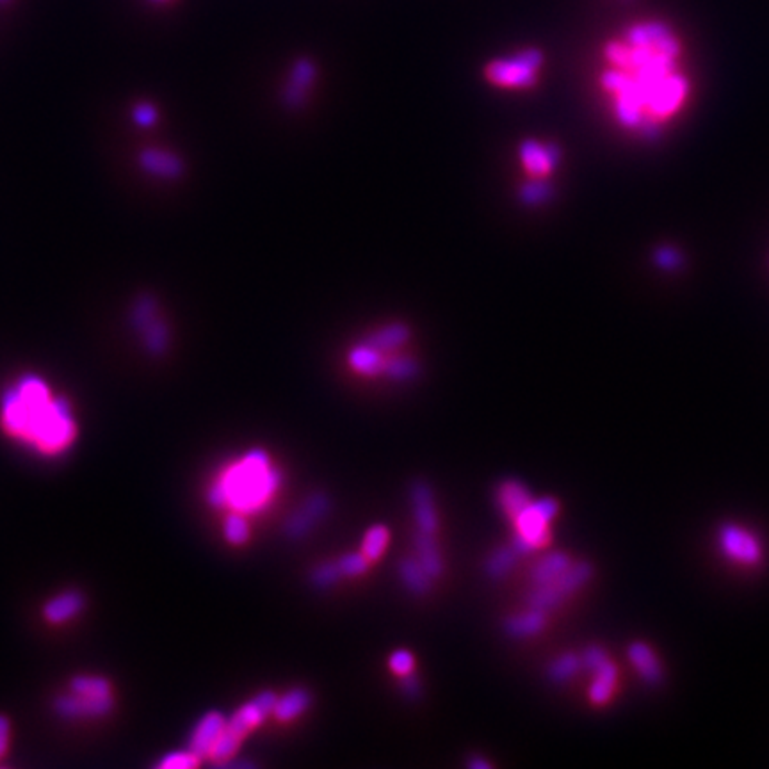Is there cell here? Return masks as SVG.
Segmentation results:
<instances>
[{
  "instance_id": "cell-2",
  "label": "cell",
  "mask_w": 769,
  "mask_h": 769,
  "mask_svg": "<svg viewBox=\"0 0 769 769\" xmlns=\"http://www.w3.org/2000/svg\"><path fill=\"white\" fill-rule=\"evenodd\" d=\"M4 429L31 449L54 456L66 451L75 438L72 404L56 397L36 375H25L0 399Z\"/></svg>"
},
{
  "instance_id": "cell-5",
  "label": "cell",
  "mask_w": 769,
  "mask_h": 769,
  "mask_svg": "<svg viewBox=\"0 0 769 769\" xmlns=\"http://www.w3.org/2000/svg\"><path fill=\"white\" fill-rule=\"evenodd\" d=\"M558 500L552 497H544L538 500H533L520 517L513 522L517 527V535L511 542L513 549L524 556L529 554L544 545H547L551 535H549V524L558 515Z\"/></svg>"
},
{
  "instance_id": "cell-17",
  "label": "cell",
  "mask_w": 769,
  "mask_h": 769,
  "mask_svg": "<svg viewBox=\"0 0 769 769\" xmlns=\"http://www.w3.org/2000/svg\"><path fill=\"white\" fill-rule=\"evenodd\" d=\"M545 623H547L545 611H542V609H535V607H529V609H527V611H524V613H518V614H511V616H508V618L504 620V623H502V629H504V632H506L509 638L524 640V638H533V636H536L538 632H542V631H544V627H545Z\"/></svg>"
},
{
  "instance_id": "cell-28",
  "label": "cell",
  "mask_w": 769,
  "mask_h": 769,
  "mask_svg": "<svg viewBox=\"0 0 769 769\" xmlns=\"http://www.w3.org/2000/svg\"><path fill=\"white\" fill-rule=\"evenodd\" d=\"M386 544H388L386 526H382V524L373 526V527H369V531L364 536L362 552L373 563V561L380 560V556L384 554V551L386 549Z\"/></svg>"
},
{
  "instance_id": "cell-27",
  "label": "cell",
  "mask_w": 769,
  "mask_h": 769,
  "mask_svg": "<svg viewBox=\"0 0 769 769\" xmlns=\"http://www.w3.org/2000/svg\"><path fill=\"white\" fill-rule=\"evenodd\" d=\"M70 691L90 696H112L110 682L98 675H77L70 682Z\"/></svg>"
},
{
  "instance_id": "cell-18",
  "label": "cell",
  "mask_w": 769,
  "mask_h": 769,
  "mask_svg": "<svg viewBox=\"0 0 769 769\" xmlns=\"http://www.w3.org/2000/svg\"><path fill=\"white\" fill-rule=\"evenodd\" d=\"M413 549H415V558L429 576L438 579L444 574V560H442V552L435 535L417 529L413 535Z\"/></svg>"
},
{
  "instance_id": "cell-34",
  "label": "cell",
  "mask_w": 769,
  "mask_h": 769,
  "mask_svg": "<svg viewBox=\"0 0 769 769\" xmlns=\"http://www.w3.org/2000/svg\"><path fill=\"white\" fill-rule=\"evenodd\" d=\"M337 565H339L342 576L358 577L364 576L369 570L371 561L364 556V552H349V554L342 556L337 561Z\"/></svg>"
},
{
  "instance_id": "cell-45",
  "label": "cell",
  "mask_w": 769,
  "mask_h": 769,
  "mask_svg": "<svg viewBox=\"0 0 769 769\" xmlns=\"http://www.w3.org/2000/svg\"><path fill=\"white\" fill-rule=\"evenodd\" d=\"M9 2H13V0H0V5H5V4H9Z\"/></svg>"
},
{
  "instance_id": "cell-31",
  "label": "cell",
  "mask_w": 769,
  "mask_h": 769,
  "mask_svg": "<svg viewBox=\"0 0 769 769\" xmlns=\"http://www.w3.org/2000/svg\"><path fill=\"white\" fill-rule=\"evenodd\" d=\"M580 668V658L576 654H563L558 659H554L549 668L547 675L552 682H565L570 676L576 675L577 670Z\"/></svg>"
},
{
  "instance_id": "cell-39",
  "label": "cell",
  "mask_w": 769,
  "mask_h": 769,
  "mask_svg": "<svg viewBox=\"0 0 769 769\" xmlns=\"http://www.w3.org/2000/svg\"><path fill=\"white\" fill-rule=\"evenodd\" d=\"M134 118L141 123V125H152L154 121H155V118H157V114H155V109L152 107V105H148V103H143V105H139L136 110H134Z\"/></svg>"
},
{
  "instance_id": "cell-9",
  "label": "cell",
  "mask_w": 769,
  "mask_h": 769,
  "mask_svg": "<svg viewBox=\"0 0 769 769\" xmlns=\"http://www.w3.org/2000/svg\"><path fill=\"white\" fill-rule=\"evenodd\" d=\"M331 502L324 491L310 493L299 509L288 515L284 531L290 540H301L312 533V529L330 513Z\"/></svg>"
},
{
  "instance_id": "cell-4",
  "label": "cell",
  "mask_w": 769,
  "mask_h": 769,
  "mask_svg": "<svg viewBox=\"0 0 769 769\" xmlns=\"http://www.w3.org/2000/svg\"><path fill=\"white\" fill-rule=\"evenodd\" d=\"M277 693L275 691H261L257 696H253L248 703L239 707L225 725V730L212 748L208 759L219 766L226 763L228 759H234L239 747L243 745L244 738L261 723H264L275 711L277 703Z\"/></svg>"
},
{
  "instance_id": "cell-24",
  "label": "cell",
  "mask_w": 769,
  "mask_h": 769,
  "mask_svg": "<svg viewBox=\"0 0 769 769\" xmlns=\"http://www.w3.org/2000/svg\"><path fill=\"white\" fill-rule=\"evenodd\" d=\"M591 673H593V684L589 685V700L597 705H602L613 694V689L616 684V668L607 659L604 665H600Z\"/></svg>"
},
{
  "instance_id": "cell-30",
  "label": "cell",
  "mask_w": 769,
  "mask_h": 769,
  "mask_svg": "<svg viewBox=\"0 0 769 769\" xmlns=\"http://www.w3.org/2000/svg\"><path fill=\"white\" fill-rule=\"evenodd\" d=\"M406 339H408V330L404 326H392V328H386L384 331L375 333L369 339L367 344L384 353V351H390V349L399 348Z\"/></svg>"
},
{
  "instance_id": "cell-35",
  "label": "cell",
  "mask_w": 769,
  "mask_h": 769,
  "mask_svg": "<svg viewBox=\"0 0 769 769\" xmlns=\"http://www.w3.org/2000/svg\"><path fill=\"white\" fill-rule=\"evenodd\" d=\"M384 373L393 380H408L417 373V366L408 358H390L384 360Z\"/></svg>"
},
{
  "instance_id": "cell-23",
  "label": "cell",
  "mask_w": 769,
  "mask_h": 769,
  "mask_svg": "<svg viewBox=\"0 0 769 769\" xmlns=\"http://www.w3.org/2000/svg\"><path fill=\"white\" fill-rule=\"evenodd\" d=\"M349 366L360 373V375H367V376H375L384 373V353L378 351L376 348L366 344V346H358L349 353Z\"/></svg>"
},
{
  "instance_id": "cell-42",
  "label": "cell",
  "mask_w": 769,
  "mask_h": 769,
  "mask_svg": "<svg viewBox=\"0 0 769 769\" xmlns=\"http://www.w3.org/2000/svg\"><path fill=\"white\" fill-rule=\"evenodd\" d=\"M219 766H223V768H255V765H253V763H248V761H237V763L226 761V763H223V765H219Z\"/></svg>"
},
{
  "instance_id": "cell-6",
  "label": "cell",
  "mask_w": 769,
  "mask_h": 769,
  "mask_svg": "<svg viewBox=\"0 0 769 769\" xmlns=\"http://www.w3.org/2000/svg\"><path fill=\"white\" fill-rule=\"evenodd\" d=\"M544 65V54L538 49H527L511 59L491 61L484 68V77L497 88H531L538 81Z\"/></svg>"
},
{
  "instance_id": "cell-29",
  "label": "cell",
  "mask_w": 769,
  "mask_h": 769,
  "mask_svg": "<svg viewBox=\"0 0 769 769\" xmlns=\"http://www.w3.org/2000/svg\"><path fill=\"white\" fill-rule=\"evenodd\" d=\"M223 531H225V538L232 545H243L250 538V526H248L244 515L239 511H232L230 515H226Z\"/></svg>"
},
{
  "instance_id": "cell-41",
  "label": "cell",
  "mask_w": 769,
  "mask_h": 769,
  "mask_svg": "<svg viewBox=\"0 0 769 769\" xmlns=\"http://www.w3.org/2000/svg\"><path fill=\"white\" fill-rule=\"evenodd\" d=\"M467 766L471 769H491V765L488 761H484L482 757H474L467 763Z\"/></svg>"
},
{
  "instance_id": "cell-43",
  "label": "cell",
  "mask_w": 769,
  "mask_h": 769,
  "mask_svg": "<svg viewBox=\"0 0 769 769\" xmlns=\"http://www.w3.org/2000/svg\"><path fill=\"white\" fill-rule=\"evenodd\" d=\"M659 257H661L659 261L667 262V266H673V261H675V257H676V255L672 253V252H661V253H659Z\"/></svg>"
},
{
  "instance_id": "cell-26",
  "label": "cell",
  "mask_w": 769,
  "mask_h": 769,
  "mask_svg": "<svg viewBox=\"0 0 769 769\" xmlns=\"http://www.w3.org/2000/svg\"><path fill=\"white\" fill-rule=\"evenodd\" d=\"M143 166L148 172H152L159 177H168V179L179 175L182 170V164L175 155L161 152V150H148L143 155Z\"/></svg>"
},
{
  "instance_id": "cell-12",
  "label": "cell",
  "mask_w": 769,
  "mask_h": 769,
  "mask_svg": "<svg viewBox=\"0 0 769 769\" xmlns=\"http://www.w3.org/2000/svg\"><path fill=\"white\" fill-rule=\"evenodd\" d=\"M226 725V718L219 711L205 712L192 729L188 748L198 757H208L216 743L219 741Z\"/></svg>"
},
{
  "instance_id": "cell-13",
  "label": "cell",
  "mask_w": 769,
  "mask_h": 769,
  "mask_svg": "<svg viewBox=\"0 0 769 769\" xmlns=\"http://www.w3.org/2000/svg\"><path fill=\"white\" fill-rule=\"evenodd\" d=\"M520 159L531 177H547L560 161V150L554 145H540L536 141H526L520 146Z\"/></svg>"
},
{
  "instance_id": "cell-16",
  "label": "cell",
  "mask_w": 769,
  "mask_h": 769,
  "mask_svg": "<svg viewBox=\"0 0 769 769\" xmlns=\"http://www.w3.org/2000/svg\"><path fill=\"white\" fill-rule=\"evenodd\" d=\"M84 595L70 589V591H63L56 597H52L45 607H43V614L47 618V622L50 623H65L72 618H75L83 609H84Z\"/></svg>"
},
{
  "instance_id": "cell-3",
  "label": "cell",
  "mask_w": 769,
  "mask_h": 769,
  "mask_svg": "<svg viewBox=\"0 0 769 769\" xmlns=\"http://www.w3.org/2000/svg\"><path fill=\"white\" fill-rule=\"evenodd\" d=\"M280 482L282 474L271 467L268 453L253 449L212 482L207 500L214 508L230 506L234 511L252 513L266 506Z\"/></svg>"
},
{
  "instance_id": "cell-20",
  "label": "cell",
  "mask_w": 769,
  "mask_h": 769,
  "mask_svg": "<svg viewBox=\"0 0 769 769\" xmlns=\"http://www.w3.org/2000/svg\"><path fill=\"white\" fill-rule=\"evenodd\" d=\"M397 572L404 584V588L413 595H426L431 589L433 577L429 576L424 567L419 563V560L413 556H406L399 561Z\"/></svg>"
},
{
  "instance_id": "cell-1",
  "label": "cell",
  "mask_w": 769,
  "mask_h": 769,
  "mask_svg": "<svg viewBox=\"0 0 769 769\" xmlns=\"http://www.w3.org/2000/svg\"><path fill=\"white\" fill-rule=\"evenodd\" d=\"M609 68L602 88L614 100L616 119L632 130H654L673 116L687 96V79L678 72L680 43L663 22L632 25L605 49Z\"/></svg>"
},
{
  "instance_id": "cell-32",
  "label": "cell",
  "mask_w": 769,
  "mask_h": 769,
  "mask_svg": "<svg viewBox=\"0 0 769 769\" xmlns=\"http://www.w3.org/2000/svg\"><path fill=\"white\" fill-rule=\"evenodd\" d=\"M342 572L337 563H321L310 572V582L317 589H328L339 582Z\"/></svg>"
},
{
  "instance_id": "cell-15",
  "label": "cell",
  "mask_w": 769,
  "mask_h": 769,
  "mask_svg": "<svg viewBox=\"0 0 769 769\" xmlns=\"http://www.w3.org/2000/svg\"><path fill=\"white\" fill-rule=\"evenodd\" d=\"M136 324L145 331V342L154 353H163L168 346V331L164 324L155 315V305L148 299H143L136 308Z\"/></svg>"
},
{
  "instance_id": "cell-25",
  "label": "cell",
  "mask_w": 769,
  "mask_h": 769,
  "mask_svg": "<svg viewBox=\"0 0 769 769\" xmlns=\"http://www.w3.org/2000/svg\"><path fill=\"white\" fill-rule=\"evenodd\" d=\"M518 556L520 554L513 549V545H506V547H499V549L491 551L484 561L486 576L490 579H495V580L504 579L517 565Z\"/></svg>"
},
{
  "instance_id": "cell-38",
  "label": "cell",
  "mask_w": 769,
  "mask_h": 769,
  "mask_svg": "<svg viewBox=\"0 0 769 769\" xmlns=\"http://www.w3.org/2000/svg\"><path fill=\"white\" fill-rule=\"evenodd\" d=\"M401 689H402L404 696H408L410 700H417L420 696V693H422V685H420L419 678L413 675V672L402 675Z\"/></svg>"
},
{
  "instance_id": "cell-8",
  "label": "cell",
  "mask_w": 769,
  "mask_h": 769,
  "mask_svg": "<svg viewBox=\"0 0 769 769\" xmlns=\"http://www.w3.org/2000/svg\"><path fill=\"white\" fill-rule=\"evenodd\" d=\"M718 544L721 552L739 565H756L763 558V547L757 536L736 524L721 526L718 531Z\"/></svg>"
},
{
  "instance_id": "cell-10",
  "label": "cell",
  "mask_w": 769,
  "mask_h": 769,
  "mask_svg": "<svg viewBox=\"0 0 769 769\" xmlns=\"http://www.w3.org/2000/svg\"><path fill=\"white\" fill-rule=\"evenodd\" d=\"M56 712L66 720H92L105 716L112 711L114 700L112 696H90L81 693H66L61 694L56 703Z\"/></svg>"
},
{
  "instance_id": "cell-37",
  "label": "cell",
  "mask_w": 769,
  "mask_h": 769,
  "mask_svg": "<svg viewBox=\"0 0 769 769\" xmlns=\"http://www.w3.org/2000/svg\"><path fill=\"white\" fill-rule=\"evenodd\" d=\"M607 659H609V658H607V654H605L600 647H597V645H589V647L582 652V656H580V665H582L588 672H593V670H597L600 665H604Z\"/></svg>"
},
{
  "instance_id": "cell-22",
  "label": "cell",
  "mask_w": 769,
  "mask_h": 769,
  "mask_svg": "<svg viewBox=\"0 0 769 769\" xmlns=\"http://www.w3.org/2000/svg\"><path fill=\"white\" fill-rule=\"evenodd\" d=\"M572 565V560L565 552H552L544 556L531 570V582L535 584H545L554 580L556 577L561 576L569 567Z\"/></svg>"
},
{
  "instance_id": "cell-44",
  "label": "cell",
  "mask_w": 769,
  "mask_h": 769,
  "mask_svg": "<svg viewBox=\"0 0 769 769\" xmlns=\"http://www.w3.org/2000/svg\"><path fill=\"white\" fill-rule=\"evenodd\" d=\"M150 2H154V4H164V2H170V0H150Z\"/></svg>"
},
{
  "instance_id": "cell-40",
  "label": "cell",
  "mask_w": 769,
  "mask_h": 769,
  "mask_svg": "<svg viewBox=\"0 0 769 769\" xmlns=\"http://www.w3.org/2000/svg\"><path fill=\"white\" fill-rule=\"evenodd\" d=\"M9 730H11L9 720L0 714V757H4V754L7 752V747H9Z\"/></svg>"
},
{
  "instance_id": "cell-33",
  "label": "cell",
  "mask_w": 769,
  "mask_h": 769,
  "mask_svg": "<svg viewBox=\"0 0 769 769\" xmlns=\"http://www.w3.org/2000/svg\"><path fill=\"white\" fill-rule=\"evenodd\" d=\"M201 757H198L196 754H192L191 750H184V752H173V754H166L157 765L155 768L159 769H192L199 766Z\"/></svg>"
},
{
  "instance_id": "cell-21",
  "label": "cell",
  "mask_w": 769,
  "mask_h": 769,
  "mask_svg": "<svg viewBox=\"0 0 769 769\" xmlns=\"http://www.w3.org/2000/svg\"><path fill=\"white\" fill-rule=\"evenodd\" d=\"M312 703V696L305 687H292L286 694L277 698L273 716L278 721H292L301 716Z\"/></svg>"
},
{
  "instance_id": "cell-7",
  "label": "cell",
  "mask_w": 769,
  "mask_h": 769,
  "mask_svg": "<svg viewBox=\"0 0 769 769\" xmlns=\"http://www.w3.org/2000/svg\"><path fill=\"white\" fill-rule=\"evenodd\" d=\"M593 577V567L586 561L572 563L563 574L545 584H535L527 593V605L542 611L558 607L565 598L572 597Z\"/></svg>"
},
{
  "instance_id": "cell-14",
  "label": "cell",
  "mask_w": 769,
  "mask_h": 769,
  "mask_svg": "<svg viewBox=\"0 0 769 769\" xmlns=\"http://www.w3.org/2000/svg\"><path fill=\"white\" fill-rule=\"evenodd\" d=\"M495 497H497V504H499L500 511L504 513V517L511 524L533 502V497H531L529 490L526 488V484L518 480H513V478L500 481L497 484Z\"/></svg>"
},
{
  "instance_id": "cell-36",
  "label": "cell",
  "mask_w": 769,
  "mask_h": 769,
  "mask_svg": "<svg viewBox=\"0 0 769 769\" xmlns=\"http://www.w3.org/2000/svg\"><path fill=\"white\" fill-rule=\"evenodd\" d=\"M388 667L392 672L402 676V675L413 672L415 658L408 650H395V652H392V656L388 659Z\"/></svg>"
},
{
  "instance_id": "cell-11",
  "label": "cell",
  "mask_w": 769,
  "mask_h": 769,
  "mask_svg": "<svg viewBox=\"0 0 769 769\" xmlns=\"http://www.w3.org/2000/svg\"><path fill=\"white\" fill-rule=\"evenodd\" d=\"M410 500L417 529L429 535H437L440 522L431 484L424 480L413 481L410 486Z\"/></svg>"
},
{
  "instance_id": "cell-19",
  "label": "cell",
  "mask_w": 769,
  "mask_h": 769,
  "mask_svg": "<svg viewBox=\"0 0 769 769\" xmlns=\"http://www.w3.org/2000/svg\"><path fill=\"white\" fill-rule=\"evenodd\" d=\"M629 659L632 663V667L641 675V678L649 684H659L663 678V668L661 663L658 659V656L654 654V650L643 643V641H634L629 645Z\"/></svg>"
}]
</instances>
